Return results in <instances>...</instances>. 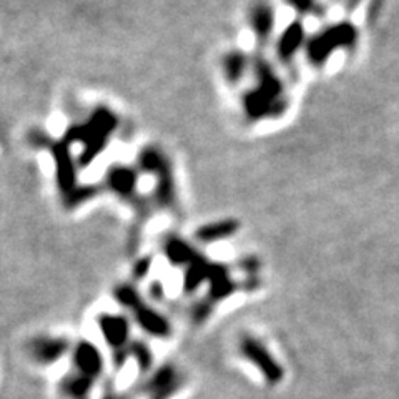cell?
I'll use <instances>...</instances> for the list:
<instances>
[{
  "label": "cell",
  "instance_id": "6da1fadb",
  "mask_svg": "<svg viewBox=\"0 0 399 399\" xmlns=\"http://www.w3.org/2000/svg\"><path fill=\"white\" fill-rule=\"evenodd\" d=\"M118 120L108 108L100 107L92 113L89 122L82 125H74L65 132L64 142L67 145L75 142L84 143V152L79 157V165L86 167L94 162V158L107 145L108 137L117 128Z\"/></svg>",
  "mask_w": 399,
  "mask_h": 399
},
{
  "label": "cell",
  "instance_id": "7a4b0ae2",
  "mask_svg": "<svg viewBox=\"0 0 399 399\" xmlns=\"http://www.w3.org/2000/svg\"><path fill=\"white\" fill-rule=\"evenodd\" d=\"M240 353L243 354V358L248 363H252L262 373V376L270 384H278L283 381L285 369L276 361V358L270 353V349L258 338L245 335L242 341H240Z\"/></svg>",
  "mask_w": 399,
  "mask_h": 399
},
{
  "label": "cell",
  "instance_id": "3957f363",
  "mask_svg": "<svg viewBox=\"0 0 399 399\" xmlns=\"http://www.w3.org/2000/svg\"><path fill=\"white\" fill-rule=\"evenodd\" d=\"M358 38V32L354 30L353 26L349 23H341V26L331 27L330 30H325L313 37L308 43L306 50L310 54V59L321 64L331 55V52H335L339 47H348L353 45Z\"/></svg>",
  "mask_w": 399,
  "mask_h": 399
},
{
  "label": "cell",
  "instance_id": "277c9868",
  "mask_svg": "<svg viewBox=\"0 0 399 399\" xmlns=\"http://www.w3.org/2000/svg\"><path fill=\"white\" fill-rule=\"evenodd\" d=\"M50 148L52 155L55 158V165H57V181H59V189L64 196L67 198L72 191H74L77 186V173H75V165L74 160L70 157V150L67 143L62 142H55L50 143L47 142V145Z\"/></svg>",
  "mask_w": 399,
  "mask_h": 399
},
{
  "label": "cell",
  "instance_id": "5b68a950",
  "mask_svg": "<svg viewBox=\"0 0 399 399\" xmlns=\"http://www.w3.org/2000/svg\"><path fill=\"white\" fill-rule=\"evenodd\" d=\"M105 185L115 195L122 196L125 200L135 198V186H137V172L130 167L117 165L112 167L107 173Z\"/></svg>",
  "mask_w": 399,
  "mask_h": 399
},
{
  "label": "cell",
  "instance_id": "8992f818",
  "mask_svg": "<svg viewBox=\"0 0 399 399\" xmlns=\"http://www.w3.org/2000/svg\"><path fill=\"white\" fill-rule=\"evenodd\" d=\"M249 23H252V30L258 37V40L264 42V38L271 35L273 27H275V12L268 4H258L249 16Z\"/></svg>",
  "mask_w": 399,
  "mask_h": 399
},
{
  "label": "cell",
  "instance_id": "52a82bcc",
  "mask_svg": "<svg viewBox=\"0 0 399 399\" xmlns=\"http://www.w3.org/2000/svg\"><path fill=\"white\" fill-rule=\"evenodd\" d=\"M305 43V33L300 23H291L288 30L283 32L281 40L278 42V57L283 60H290L295 52Z\"/></svg>",
  "mask_w": 399,
  "mask_h": 399
},
{
  "label": "cell",
  "instance_id": "ba28073f",
  "mask_svg": "<svg viewBox=\"0 0 399 399\" xmlns=\"http://www.w3.org/2000/svg\"><path fill=\"white\" fill-rule=\"evenodd\" d=\"M221 67H223L225 79H227L230 84H238L240 79L247 74L249 60L243 52H230V54L225 55Z\"/></svg>",
  "mask_w": 399,
  "mask_h": 399
},
{
  "label": "cell",
  "instance_id": "9c48e42d",
  "mask_svg": "<svg viewBox=\"0 0 399 399\" xmlns=\"http://www.w3.org/2000/svg\"><path fill=\"white\" fill-rule=\"evenodd\" d=\"M165 253L170 258L172 263L176 264H185V263H193L198 258V253L190 247L189 243L181 242L180 238H170L165 245Z\"/></svg>",
  "mask_w": 399,
  "mask_h": 399
},
{
  "label": "cell",
  "instance_id": "30bf717a",
  "mask_svg": "<svg viewBox=\"0 0 399 399\" xmlns=\"http://www.w3.org/2000/svg\"><path fill=\"white\" fill-rule=\"evenodd\" d=\"M237 230V225L233 221H220V223L213 225H206V227H201L198 232H196V238L201 243H211V242H218V240L230 237V235L235 233Z\"/></svg>",
  "mask_w": 399,
  "mask_h": 399
},
{
  "label": "cell",
  "instance_id": "8fae6325",
  "mask_svg": "<svg viewBox=\"0 0 399 399\" xmlns=\"http://www.w3.org/2000/svg\"><path fill=\"white\" fill-rule=\"evenodd\" d=\"M97 193H99L97 185L77 186V189L65 198V205L67 206H79L80 203H84V201L94 198V196Z\"/></svg>",
  "mask_w": 399,
  "mask_h": 399
},
{
  "label": "cell",
  "instance_id": "7c38bea8",
  "mask_svg": "<svg viewBox=\"0 0 399 399\" xmlns=\"http://www.w3.org/2000/svg\"><path fill=\"white\" fill-rule=\"evenodd\" d=\"M290 4L291 9H295L298 13L301 16H310L311 12H315L318 9V4L316 0H286Z\"/></svg>",
  "mask_w": 399,
  "mask_h": 399
}]
</instances>
